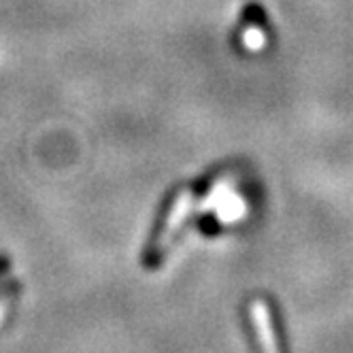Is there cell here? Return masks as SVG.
<instances>
[{
    "label": "cell",
    "mask_w": 353,
    "mask_h": 353,
    "mask_svg": "<svg viewBox=\"0 0 353 353\" xmlns=\"http://www.w3.org/2000/svg\"><path fill=\"white\" fill-rule=\"evenodd\" d=\"M243 323L254 353H290L285 321L270 296H254L243 309Z\"/></svg>",
    "instance_id": "cell-1"
},
{
    "label": "cell",
    "mask_w": 353,
    "mask_h": 353,
    "mask_svg": "<svg viewBox=\"0 0 353 353\" xmlns=\"http://www.w3.org/2000/svg\"><path fill=\"white\" fill-rule=\"evenodd\" d=\"M239 26H241L239 34L247 32L245 41H249L247 47H251V45H254V34L256 32H266L268 30V17L264 15L262 7L258 3H249V5H245V11H243Z\"/></svg>",
    "instance_id": "cell-2"
}]
</instances>
